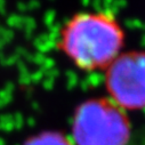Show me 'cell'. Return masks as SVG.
<instances>
[{"instance_id": "1", "label": "cell", "mask_w": 145, "mask_h": 145, "mask_svg": "<svg viewBox=\"0 0 145 145\" xmlns=\"http://www.w3.org/2000/svg\"><path fill=\"white\" fill-rule=\"evenodd\" d=\"M56 44L78 67L94 72L119 56L123 33L112 16L81 13L59 30Z\"/></svg>"}, {"instance_id": "2", "label": "cell", "mask_w": 145, "mask_h": 145, "mask_svg": "<svg viewBox=\"0 0 145 145\" xmlns=\"http://www.w3.org/2000/svg\"><path fill=\"white\" fill-rule=\"evenodd\" d=\"M72 137L77 145H127L130 125L123 110L111 99H88L74 113Z\"/></svg>"}, {"instance_id": "3", "label": "cell", "mask_w": 145, "mask_h": 145, "mask_svg": "<svg viewBox=\"0 0 145 145\" xmlns=\"http://www.w3.org/2000/svg\"><path fill=\"white\" fill-rule=\"evenodd\" d=\"M106 69L111 101L122 110L145 108V52L121 54Z\"/></svg>"}, {"instance_id": "4", "label": "cell", "mask_w": 145, "mask_h": 145, "mask_svg": "<svg viewBox=\"0 0 145 145\" xmlns=\"http://www.w3.org/2000/svg\"><path fill=\"white\" fill-rule=\"evenodd\" d=\"M24 145H72V144L61 133L44 131L29 138Z\"/></svg>"}, {"instance_id": "5", "label": "cell", "mask_w": 145, "mask_h": 145, "mask_svg": "<svg viewBox=\"0 0 145 145\" xmlns=\"http://www.w3.org/2000/svg\"><path fill=\"white\" fill-rule=\"evenodd\" d=\"M126 25L130 30H143L145 27V24H143L142 21L137 20V18H129V20H127Z\"/></svg>"}, {"instance_id": "6", "label": "cell", "mask_w": 145, "mask_h": 145, "mask_svg": "<svg viewBox=\"0 0 145 145\" xmlns=\"http://www.w3.org/2000/svg\"><path fill=\"white\" fill-rule=\"evenodd\" d=\"M81 3H82L85 6H88V5L91 3V0H81Z\"/></svg>"}, {"instance_id": "7", "label": "cell", "mask_w": 145, "mask_h": 145, "mask_svg": "<svg viewBox=\"0 0 145 145\" xmlns=\"http://www.w3.org/2000/svg\"><path fill=\"white\" fill-rule=\"evenodd\" d=\"M140 44H142V46L145 47V35H143V38H142V40H140Z\"/></svg>"}]
</instances>
